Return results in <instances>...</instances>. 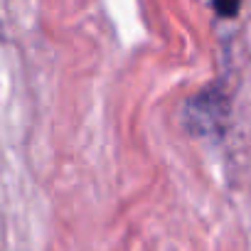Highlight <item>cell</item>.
<instances>
[{"label": "cell", "instance_id": "obj_1", "mask_svg": "<svg viewBox=\"0 0 251 251\" xmlns=\"http://www.w3.org/2000/svg\"><path fill=\"white\" fill-rule=\"evenodd\" d=\"M226 116H229V101L219 84H212V86L202 89L200 94H195L185 108V121L190 126V131L204 133V136L222 133Z\"/></svg>", "mask_w": 251, "mask_h": 251}, {"label": "cell", "instance_id": "obj_2", "mask_svg": "<svg viewBox=\"0 0 251 251\" xmlns=\"http://www.w3.org/2000/svg\"><path fill=\"white\" fill-rule=\"evenodd\" d=\"M217 13H222V15H234V13H239V3H234V5H212Z\"/></svg>", "mask_w": 251, "mask_h": 251}]
</instances>
